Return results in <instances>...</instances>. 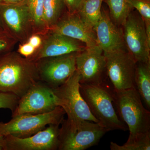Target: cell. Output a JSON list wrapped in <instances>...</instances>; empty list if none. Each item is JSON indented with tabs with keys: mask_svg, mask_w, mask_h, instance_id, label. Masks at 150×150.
Here are the masks:
<instances>
[{
	"mask_svg": "<svg viewBox=\"0 0 150 150\" xmlns=\"http://www.w3.org/2000/svg\"><path fill=\"white\" fill-rule=\"evenodd\" d=\"M39 80L35 62L11 51L0 57V91L20 98Z\"/></svg>",
	"mask_w": 150,
	"mask_h": 150,
	"instance_id": "1",
	"label": "cell"
},
{
	"mask_svg": "<svg viewBox=\"0 0 150 150\" xmlns=\"http://www.w3.org/2000/svg\"><path fill=\"white\" fill-rule=\"evenodd\" d=\"M114 104L129 136L126 144L137 143L150 135V112L144 107L136 88L114 91Z\"/></svg>",
	"mask_w": 150,
	"mask_h": 150,
	"instance_id": "2",
	"label": "cell"
},
{
	"mask_svg": "<svg viewBox=\"0 0 150 150\" xmlns=\"http://www.w3.org/2000/svg\"><path fill=\"white\" fill-rule=\"evenodd\" d=\"M80 76L76 69L65 83L53 89L58 106L62 108L67 115L62 127L71 131L76 130L84 121L98 122L92 114L80 91Z\"/></svg>",
	"mask_w": 150,
	"mask_h": 150,
	"instance_id": "3",
	"label": "cell"
},
{
	"mask_svg": "<svg viewBox=\"0 0 150 150\" xmlns=\"http://www.w3.org/2000/svg\"><path fill=\"white\" fill-rule=\"evenodd\" d=\"M108 81L98 85L80 83V91L93 115L109 130L126 131L128 127L114 107V90Z\"/></svg>",
	"mask_w": 150,
	"mask_h": 150,
	"instance_id": "4",
	"label": "cell"
},
{
	"mask_svg": "<svg viewBox=\"0 0 150 150\" xmlns=\"http://www.w3.org/2000/svg\"><path fill=\"white\" fill-rule=\"evenodd\" d=\"M65 114L63 108L59 106L46 113L13 116L8 123L0 122V134L21 138L30 137L45 129L47 125L61 124Z\"/></svg>",
	"mask_w": 150,
	"mask_h": 150,
	"instance_id": "5",
	"label": "cell"
},
{
	"mask_svg": "<svg viewBox=\"0 0 150 150\" xmlns=\"http://www.w3.org/2000/svg\"><path fill=\"white\" fill-rule=\"evenodd\" d=\"M0 18L4 30L18 42H26L34 33L27 0L15 4L0 1Z\"/></svg>",
	"mask_w": 150,
	"mask_h": 150,
	"instance_id": "6",
	"label": "cell"
},
{
	"mask_svg": "<svg viewBox=\"0 0 150 150\" xmlns=\"http://www.w3.org/2000/svg\"><path fill=\"white\" fill-rule=\"evenodd\" d=\"M104 54L106 57L108 77L114 91L136 88L137 62L127 49Z\"/></svg>",
	"mask_w": 150,
	"mask_h": 150,
	"instance_id": "7",
	"label": "cell"
},
{
	"mask_svg": "<svg viewBox=\"0 0 150 150\" xmlns=\"http://www.w3.org/2000/svg\"><path fill=\"white\" fill-rule=\"evenodd\" d=\"M76 68L80 76L79 82L98 85L108 81L106 57L98 45L86 47L76 57Z\"/></svg>",
	"mask_w": 150,
	"mask_h": 150,
	"instance_id": "8",
	"label": "cell"
},
{
	"mask_svg": "<svg viewBox=\"0 0 150 150\" xmlns=\"http://www.w3.org/2000/svg\"><path fill=\"white\" fill-rule=\"evenodd\" d=\"M121 28L126 48L136 62L150 63V40L144 22L135 9L129 14Z\"/></svg>",
	"mask_w": 150,
	"mask_h": 150,
	"instance_id": "9",
	"label": "cell"
},
{
	"mask_svg": "<svg viewBox=\"0 0 150 150\" xmlns=\"http://www.w3.org/2000/svg\"><path fill=\"white\" fill-rule=\"evenodd\" d=\"M79 53L74 52L38 60L35 63L39 80L52 89L64 84L76 69V57Z\"/></svg>",
	"mask_w": 150,
	"mask_h": 150,
	"instance_id": "10",
	"label": "cell"
},
{
	"mask_svg": "<svg viewBox=\"0 0 150 150\" xmlns=\"http://www.w3.org/2000/svg\"><path fill=\"white\" fill-rule=\"evenodd\" d=\"M109 131L99 122L84 121L76 130L71 131L60 128L59 150H84L97 144Z\"/></svg>",
	"mask_w": 150,
	"mask_h": 150,
	"instance_id": "11",
	"label": "cell"
},
{
	"mask_svg": "<svg viewBox=\"0 0 150 150\" xmlns=\"http://www.w3.org/2000/svg\"><path fill=\"white\" fill-rule=\"evenodd\" d=\"M53 89L38 81L20 98L12 116L51 112L58 107Z\"/></svg>",
	"mask_w": 150,
	"mask_h": 150,
	"instance_id": "12",
	"label": "cell"
},
{
	"mask_svg": "<svg viewBox=\"0 0 150 150\" xmlns=\"http://www.w3.org/2000/svg\"><path fill=\"white\" fill-rule=\"evenodd\" d=\"M60 125L50 124L42 131L26 138L5 136L6 150H58Z\"/></svg>",
	"mask_w": 150,
	"mask_h": 150,
	"instance_id": "13",
	"label": "cell"
},
{
	"mask_svg": "<svg viewBox=\"0 0 150 150\" xmlns=\"http://www.w3.org/2000/svg\"><path fill=\"white\" fill-rule=\"evenodd\" d=\"M86 46L79 40L49 30L43 35V43L35 54L28 59L35 62L46 57L62 56L74 52H80Z\"/></svg>",
	"mask_w": 150,
	"mask_h": 150,
	"instance_id": "14",
	"label": "cell"
},
{
	"mask_svg": "<svg viewBox=\"0 0 150 150\" xmlns=\"http://www.w3.org/2000/svg\"><path fill=\"white\" fill-rule=\"evenodd\" d=\"M98 45L104 53L127 49L123 40L122 28L112 22L109 12L102 6L101 16L94 28Z\"/></svg>",
	"mask_w": 150,
	"mask_h": 150,
	"instance_id": "15",
	"label": "cell"
},
{
	"mask_svg": "<svg viewBox=\"0 0 150 150\" xmlns=\"http://www.w3.org/2000/svg\"><path fill=\"white\" fill-rule=\"evenodd\" d=\"M50 30L81 41L86 47L98 45L94 30L84 23L78 13L67 11Z\"/></svg>",
	"mask_w": 150,
	"mask_h": 150,
	"instance_id": "16",
	"label": "cell"
},
{
	"mask_svg": "<svg viewBox=\"0 0 150 150\" xmlns=\"http://www.w3.org/2000/svg\"><path fill=\"white\" fill-rule=\"evenodd\" d=\"M136 88L148 108H150V63L137 62Z\"/></svg>",
	"mask_w": 150,
	"mask_h": 150,
	"instance_id": "17",
	"label": "cell"
},
{
	"mask_svg": "<svg viewBox=\"0 0 150 150\" xmlns=\"http://www.w3.org/2000/svg\"><path fill=\"white\" fill-rule=\"evenodd\" d=\"M103 2V0H83L78 12L81 20L91 29H94L101 16Z\"/></svg>",
	"mask_w": 150,
	"mask_h": 150,
	"instance_id": "18",
	"label": "cell"
},
{
	"mask_svg": "<svg viewBox=\"0 0 150 150\" xmlns=\"http://www.w3.org/2000/svg\"><path fill=\"white\" fill-rule=\"evenodd\" d=\"M107 4L110 18L116 25L122 27L130 12L134 9L127 0H103Z\"/></svg>",
	"mask_w": 150,
	"mask_h": 150,
	"instance_id": "19",
	"label": "cell"
},
{
	"mask_svg": "<svg viewBox=\"0 0 150 150\" xmlns=\"http://www.w3.org/2000/svg\"><path fill=\"white\" fill-rule=\"evenodd\" d=\"M67 11L63 0H44V21L48 31L54 27Z\"/></svg>",
	"mask_w": 150,
	"mask_h": 150,
	"instance_id": "20",
	"label": "cell"
},
{
	"mask_svg": "<svg viewBox=\"0 0 150 150\" xmlns=\"http://www.w3.org/2000/svg\"><path fill=\"white\" fill-rule=\"evenodd\" d=\"M44 0H27V4L32 17L34 33L45 35L48 30L44 18Z\"/></svg>",
	"mask_w": 150,
	"mask_h": 150,
	"instance_id": "21",
	"label": "cell"
},
{
	"mask_svg": "<svg viewBox=\"0 0 150 150\" xmlns=\"http://www.w3.org/2000/svg\"><path fill=\"white\" fill-rule=\"evenodd\" d=\"M139 12L144 22L148 39L150 40V0H127Z\"/></svg>",
	"mask_w": 150,
	"mask_h": 150,
	"instance_id": "22",
	"label": "cell"
},
{
	"mask_svg": "<svg viewBox=\"0 0 150 150\" xmlns=\"http://www.w3.org/2000/svg\"><path fill=\"white\" fill-rule=\"evenodd\" d=\"M110 149L111 150H150V136L137 143L125 144L122 146L111 142Z\"/></svg>",
	"mask_w": 150,
	"mask_h": 150,
	"instance_id": "23",
	"label": "cell"
},
{
	"mask_svg": "<svg viewBox=\"0 0 150 150\" xmlns=\"http://www.w3.org/2000/svg\"><path fill=\"white\" fill-rule=\"evenodd\" d=\"M17 43L4 30H0V57L13 51Z\"/></svg>",
	"mask_w": 150,
	"mask_h": 150,
	"instance_id": "24",
	"label": "cell"
},
{
	"mask_svg": "<svg viewBox=\"0 0 150 150\" xmlns=\"http://www.w3.org/2000/svg\"><path fill=\"white\" fill-rule=\"evenodd\" d=\"M20 98L13 93L0 91V108H8L13 112Z\"/></svg>",
	"mask_w": 150,
	"mask_h": 150,
	"instance_id": "25",
	"label": "cell"
},
{
	"mask_svg": "<svg viewBox=\"0 0 150 150\" xmlns=\"http://www.w3.org/2000/svg\"><path fill=\"white\" fill-rule=\"evenodd\" d=\"M36 51V49L26 41L20 44L17 52L23 57L29 59L35 54Z\"/></svg>",
	"mask_w": 150,
	"mask_h": 150,
	"instance_id": "26",
	"label": "cell"
},
{
	"mask_svg": "<svg viewBox=\"0 0 150 150\" xmlns=\"http://www.w3.org/2000/svg\"><path fill=\"white\" fill-rule=\"evenodd\" d=\"M67 11L70 13H78L83 0H63Z\"/></svg>",
	"mask_w": 150,
	"mask_h": 150,
	"instance_id": "27",
	"label": "cell"
},
{
	"mask_svg": "<svg viewBox=\"0 0 150 150\" xmlns=\"http://www.w3.org/2000/svg\"><path fill=\"white\" fill-rule=\"evenodd\" d=\"M43 38V35L40 34H33L29 38L27 42L34 47L37 51L42 45Z\"/></svg>",
	"mask_w": 150,
	"mask_h": 150,
	"instance_id": "28",
	"label": "cell"
},
{
	"mask_svg": "<svg viewBox=\"0 0 150 150\" xmlns=\"http://www.w3.org/2000/svg\"><path fill=\"white\" fill-rule=\"evenodd\" d=\"M0 150H6L5 137L0 134Z\"/></svg>",
	"mask_w": 150,
	"mask_h": 150,
	"instance_id": "29",
	"label": "cell"
},
{
	"mask_svg": "<svg viewBox=\"0 0 150 150\" xmlns=\"http://www.w3.org/2000/svg\"><path fill=\"white\" fill-rule=\"evenodd\" d=\"M25 0H0V1L6 4H15L24 1Z\"/></svg>",
	"mask_w": 150,
	"mask_h": 150,
	"instance_id": "30",
	"label": "cell"
},
{
	"mask_svg": "<svg viewBox=\"0 0 150 150\" xmlns=\"http://www.w3.org/2000/svg\"><path fill=\"white\" fill-rule=\"evenodd\" d=\"M4 30L2 26V24L1 21V18H0V30Z\"/></svg>",
	"mask_w": 150,
	"mask_h": 150,
	"instance_id": "31",
	"label": "cell"
}]
</instances>
